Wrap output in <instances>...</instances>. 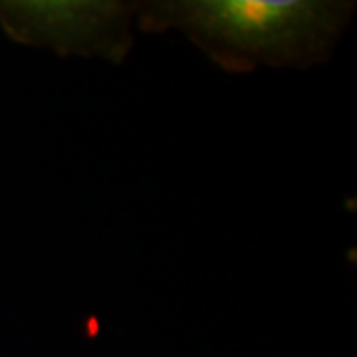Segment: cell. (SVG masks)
Here are the masks:
<instances>
[{
    "label": "cell",
    "mask_w": 357,
    "mask_h": 357,
    "mask_svg": "<svg viewBox=\"0 0 357 357\" xmlns=\"http://www.w3.org/2000/svg\"><path fill=\"white\" fill-rule=\"evenodd\" d=\"M354 0H137L135 26L177 30L229 74L326 64L349 26Z\"/></svg>",
    "instance_id": "6da1fadb"
},
{
    "label": "cell",
    "mask_w": 357,
    "mask_h": 357,
    "mask_svg": "<svg viewBox=\"0 0 357 357\" xmlns=\"http://www.w3.org/2000/svg\"><path fill=\"white\" fill-rule=\"evenodd\" d=\"M137 0H0L8 38L62 58L123 64L133 50Z\"/></svg>",
    "instance_id": "7a4b0ae2"
}]
</instances>
